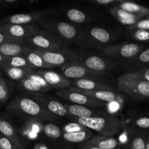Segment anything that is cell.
I'll use <instances>...</instances> for the list:
<instances>
[{
	"label": "cell",
	"instance_id": "1",
	"mask_svg": "<svg viewBox=\"0 0 149 149\" xmlns=\"http://www.w3.org/2000/svg\"><path fill=\"white\" fill-rule=\"evenodd\" d=\"M7 110L42 122L56 121L58 119V116L47 110L39 102L28 95H19L15 97L7 106Z\"/></svg>",
	"mask_w": 149,
	"mask_h": 149
},
{
	"label": "cell",
	"instance_id": "2",
	"mask_svg": "<svg viewBox=\"0 0 149 149\" xmlns=\"http://www.w3.org/2000/svg\"><path fill=\"white\" fill-rule=\"evenodd\" d=\"M72 120L96 131L100 135L109 137H114L120 133L125 127L122 120L111 115L88 118H73Z\"/></svg>",
	"mask_w": 149,
	"mask_h": 149
},
{
	"label": "cell",
	"instance_id": "3",
	"mask_svg": "<svg viewBox=\"0 0 149 149\" xmlns=\"http://www.w3.org/2000/svg\"><path fill=\"white\" fill-rule=\"evenodd\" d=\"M44 30L52 34L63 42H75L82 45L83 32L72 24L64 21H56L43 18L39 21Z\"/></svg>",
	"mask_w": 149,
	"mask_h": 149
},
{
	"label": "cell",
	"instance_id": "4",
	"mask_svg": "<svg viewBox=\"0 0 149 149\" xmlns=\"http://www.w3.org/2000/svg\"><path fill=\"white\" fill-rule=\"evenodd\" d=\"M119 92L134 100H148L149 83L129 75L127 73L118 77Z\"/></svg>",
	"mask_w": 149,
	"mask_h": 149
},
{
	"label": "cell",
	"instance_id": "5",
	"mask_svg": "<svg viewBox=\"0 0 149 149\" xmlns=\"http://www.w3.org/2000/svg\"><path fill=\"white\" fill-rule=\"evenodd\" d=\"M144 49L142 44L124 42L116 45H107L102 48L103 55L114 61H127L135 57Z\"/></svg>",
	"mask_w": 149,
	"mask_h": 149
},
{
	"label": "cell",
	"instance_id": "6",
	"mask_svg": "<svg viewBox=\"0 0 149 149\" xmlns=\"http://www.w3.org/2000/svg\"><path fill=\"white\" fill-rule=\"evenodd\" d=\"M23 43L29 48L36 51H52L63 48L65 42L42 29L40 32L27 38Z\"/></svg>",
	"mask_w": 149,
	"mask_h": 149
},
{
	"label": "cell",
	"instance_id": "7",
	"mask_svg": "<svg viewBox=\"0 0 149 149\" xmlns=\"http://www.w3.org/2000/svg\"><path fill=\"white\" fill-rule=\"evenodd\" d=\"M36 51V50H35ZM43 59L54 68L61 67L68 63L79 61L82 58L81 55L74 51L65 48H61L52 51H36Z\"/></svg>",
	"mask_w": 149,
	"mask_h": 149
},
{
	"label": "cell",
	"instance_id": "8",
	"mask_svg": "<svg viewBox=\"0 0 149 149\" xmlns=\"http://www.w3.org/2000/svg\"><path fill=\"white\" fill-rule=\"evenodd\" d=\"M36 24H0V31L13 42H23L25 39L41 32Z\"/></svg>",
	"mask_w": 149,
	"mask_h": 149
},
{
	"label": "cell",
	"instance_id": "9",
	"mask_svg": "<svg viewBox=\"0 0 149 149\" xmlns=\"http://www.w3.org/2000/svg\"><path fill=\"white\" fill-rule=\"evenodd\" d=\"M61 70L65 77L71 80L79 78H91L96 80H103L105 77L109 75L110 73L100 72L90 70L77 61L68 63L61 67Z\"/></svg>",
	"mask_w": 149,
	"mask_h": 149
},
{
	"label": "cell",
	"instance_id": "10",
	"mask_svg": "<svg viewBox=\"0 0 149 149\" xmlns=\"http://www.w3.org/2000/svg\"><path fill=\"white\" fill-rule=\"evenodd\" d=\"M55 93L61 99L67 101L69 103L84 105V106L91 107V108L105 107L106 105V102L97 100L81 92L71 89L70 87L66 88V89H58L56 91Z\"/></svg>",
	"mask_w": 149,
	"mask_h": 149
},
{
	"label": "cell",
	"instance_id": "11",
	"mask_svg": "<svg viewBox=\"0 0 149 149\" xmlns=\"http://www.w3.org/2000/svg\"><path fill=\"white\" fill-rule=\"evenodd\" d=\"M77 61L90 70L105 73H110V72L116 70L120 66L119 61L99 56H90L85 58L82 57Z\"/></svg>",
	"mask_w": 149,
	"mask_h": 149
},
{
	"label": "cell",
	"instance_id": "12",
	"mask_svg": "<svg viewBox=\"0 0 149 149\" xmlns=\"http://www.w3.org/2000/svg\"><path fill=\"white\" fill-rule=\"evenodd\" d=\"M28 96L39 102L47 110L58 117H69L68 110L64 104L56 99L44 94V93H28Z\"/></svg>",
	"mask_w": 149,
	"mask_h": 149
},
{
	"label": "cell",
	"instance_id": "13",
	"mask_svg": "<svg viewBox=\"0 0 149 149\" xmlns=\"http://www.w3.org/2000/svg\"><path fill=\"white\" fill-rule=\"evenodd\" d=\"M112 41V35L106 29L94 27L87 32H83L82 45L91 46H107Z\"/></svg>",
	"mask_w": 149,
	"mask_h": 149
},
{
	"label": "cell",
	"instance_id": "14",
	"mask_svg": "<svg viewBox=\"0 0 149 149\" xmlns=\"http://www.w3.org/2000/svg\"><path fill=\"white\" fill-rule=\"evenodd\" d=\"M52 89H63L71 86V80L65 77L63 73L58 72L51 69H43L36 70Z\"/></svg>",
	"mask_w": 149,
	"mask_h": 149
},
{
	"label": "cell",
	"instance_id": "15",
	"mask_svg": "<svg viewBox=\"0 0 149 149\" xmlns=\"http://www.w3.org/2000/svg\"><path fill=\"white\" fill-rule=\"evenodd\" d=\"M48 10L31 12L28 13H18L7 16L2 20L1 24H31L45 18Z\"/></svg>",
	"mask_w": 149,
	"mask_h": 149
},
{
	"label": "cell",
	"instance_id": "16",
	"mask_svg": "<svg viewBox=\"0 0 149 149\" xmlns=\"http://www.w3.org/2000/svg\"><path fill=\"white\" fill-rule=\"evenodd\" d=\"M71 89L81 92L87 96L103 102H121L124 100V94L117 91L109 90H84L74 86H69Z\"/></svg>",
	"mask_w": 149,
	"mask_h": 149
},
{
	"label": "cell",
	"instance_id": "17",
	"mask_svg": "<svg viewBox=\"0 0 149 149\" xmlns=\"http://www.w3.org/2000/svg\"><path fill=\"white\" fill-rule=\"evenodd\" d=\"M68 110L69 117L71 118H88L95 116H107L109 114L103 110H97L96 109L90 108L91 107L84 105H76L72 103L64 104ZM110 115V114H109Z\"/></svg>",
	"mask_w": 149,
	"mask_h": 149
},
{
	"label": "cell",
	"instance_id": "18",
	"mask_svg": "<svg viewBox=\"0 0 149 149\" xmlns=\"http://www.w3.org/2000/svg\"><path fill=\"white\" fill-rule=\"evenodd\" d=\"M100 80L91 78H79L71 80V86L84 90H109L116 91L114 87L106 83L100 81Z\"/></svg>",
	"mask_w": 149,
	"mask_h": 149
},
{
	"label": "cell",
	"instance_id": "19",
	"mask_svg": "<svg viewBox=\"0 0 149 149\" xmlns=\"http://www.w3.org/2000/svg\"><path fill=\"white\" fill-rule=\"evenodd\" d=\"M109 11L121 24L127 26V27L135 24L138 20L143 18L141 16L125 11V10L117 7L116 5L109 8Z\"/></svg>",
	"mask_w": 149,
	"mask_h": 149
},
{
	"label": "cell",
	"instance_id": "20",
	"mask_svg": "<svg viewBox=\"0 0 149 149\" xmlns=\"http://www.w3.org/2000/svg\"><path fill=\"white\" fill-rule=\"evenodd\" d=\"M125 67L128 71L149 67V48H144L135 57L125 61Z\"/></svg>",
	"mask_w": 149,
	"mask_h": 149
},
{
	"label": "cell",
	"instance_id": "21",
	"mask_svg": "<svg viewBox=\"0 0 149 149\" xmlns=\"http://www.w3.org/2000/svg\"><path fill=\"white\" fill-rule=\"evenodd\" d=\"M0 133L11 141L16 149H23V146L13 126L9 121L0 118Z\"/></svg>",
	"mask_w": 149,
	"mask_h": 149
},
{
	"label": "cell",
	"instance_id": "22",
	"mask_svg": "<svg viewBox=\"0 0 149 149\" xmlns=\"http://www.w3.org/2000/svg\"><path fill=\"white\" fill-rule=\"evenodd\" d=\"M85 143L102 149H116L119 145L118 140L114 137L103 136L100 134L92 136Z\"/></svg>",
	"mask_w": 149,
	"mask_h": 149
},
{
	"label": "cell",
	"instance_id": "23",
	"mask_svg": "<svg viewBox=\"0 0 149 149\" xmlns=\"http://www.w3.org/2000/svg\"><path fill=\"white\" fill-rule=\"evenodd\" d=\"M29 48L23 42H8L0 45V53L7 57L23 54Z\"/></svg>",
	"mask_w": 149,
	"mask_h": 149
},
{
	"label": "cell",
	"instance_id": "24",
	"mask_svg": "<svg viewBox=\"0 0 149 149\" xmlns=\"http://www.w3.org/2000/svg\"><path fill=\"white\" fill-rule=\"evenodd\" d=\"M26 59L29 61L31 67L34 70H43V69H53L52 66L49 65L46 62L42 56L39 53L33 49H28L26 52L23 53Z\"/></svg>",
	"mask_w": 149,
	"mask_h": 149
},
{
	"label": "cell",
	"instance_id": "25",
	"mask_svg": "<svg viewBox=\"0 0 149 149\" xmlns=\"http://www.w3.org/2000/svg\"><path fill=\"white\" fill-rule=\"evenodd\" d=\"M116 7L132 14L145 18L149 15V7L135 2L133 0L118 3Z\"/></svg>",
	"mask_w": 149,
	"mask_h": 149
},
{
	"label": "cell",
	"instance_id": "26",
	"mask_svg": "<svg viewBox=\"0 0 149 149\" xmlns=\"http://www.w3.org/2000/svg\"><path fill=\"white\" fill-rule=\"evenodd\" d=\"M63 139L69 143H82L88 140L93 136L92 130L87 128L81 131L74 132H62Z\"/></svg>",
	"mask_w": 149,
	"mask_h": 149
},
{
	"label": "cell",
	"instance_id": "27",
	"mask_svg": "<svg viewBox=\"0 0 149 149\" xmlns=\"http://www.w3.org/2000/svg\"><path fill=\"white\" fill-rule=\"evenodd\" d=\"M131 131L149 134V114L137 115L131 120Z\"/></svg>",
	"mask_w": 149,
	"mask_h": 149
},
{
	"label": "cell",
	"instance_id": "28",
	"mask_svg": "<svg viewBox=\"0 0 149 149\" xmlns=\"http://www.w3.org/2000/svg\"><path fill=\"white\" fill-rule=\"evenodd\" d=\"M131 135L126 144L127 149H146L147 134L131 131Z\"/></svg>",
	"mask_w": 149,
	"mask_h": 149
},
{
	"label": "cell",
	"instance_id": "29",
	"mask_svg": "<svg viewBox=\"0 0 149 149\" xmlns=\"http://www.w3.org/2000/svg\"><path fill=\"white\" fill-rule=\"evenodd\" d=\"M1 69L4 72L6 75H7L9 78L17 82L23 80V78L27 77L31 72L34 71V70H28V69L7 67V66H3Z\"/></svg>",
	"mask_w": 149,
	"mask_h": 149
},
{
	"label": "cell",
	"instance_id": "30",
	"mask_svg": "<svg viewBox=\"0 0 149 149\" xmlns=\"http://www.w3.org/2000/svg\"><path fill=\"white\" fill-rule=\"evenodd\" d=\"M43 122L38 120L30 119V121L26 123L23 129V133L29 139H34L37 137L39 132L42 131Z\"/></svg>",
	"mask_w": 149,
	"mask_h": 149
},
{
	"label": "cell",
	"instance_id": "31",
	"mask_svg": "<svg viewBox=\"0 0 149 149\" xmlns=\"http://www.w3.org/2000/svg\"><path fill=\"white\" fill-rule=\"evenodd\" d=\"M4 66L13 67H19V68L28 69V70H34L31 65L29 64V61L26 59L25 56L23 54L21 55L15 56L12 57H7V60L5 61V64Z\"/></svg>",
	"mask_w": 149,
	"mask_h": 149
},
{
	"label": "cell",
	"instance_id": "32",
	"mask_svg": "<svg viewBox=\"0 0 149 149\" xmlns=\"http://www.w3.org/2000/svg\"><path fill=\"white\" fill-rule=\"evenodd\" d=\"M19 86L24 91L28 93H45L47 92L45 89L35 83L33 80L26 77L18 82Z\"/></svg>",
	"mask_w": 149,
	"mask_h": 149
},
{
	"label": "cell",
	"instance_id": "33",
	"mask_svg": "<svg viewBox=\"0 0 149 149\" xmlns=\"http://www.w3.org/2000/svg\"><path fill=\"white\" fill-rule=\"evenodd\" d=\"M66 16L71 22L75 23H84L89 20V16L81 10L76 8L68 9Z\"/></svg>",
	"mask_w": 149,
	"mask_h": 149
},
{
	"label": "cell",
	"instance_id": "34",
	"mask_svg": "<svg viewBox=\"0 0 149 149\" xmlns=\"http://www.w3.org/2000/svg\"><path fill=\"white\" fill-rule=\"evenodd\" d=\"M127 31V36L135 41L142 42H149V29H132Z\"/></svg>",
	"mask_w": 149,
	"mask_h": 149
},
{
	"label": "cell",
	"instance_id": "35",
	"mask_svg": "<svg viewBox=\"0 0 149 149\" xmlns=\"http://www.w3.org/2000/svg\"><path fill=\"white\" fill-rule=\"evenodd\" d=\"M42 131L47 137L51 139H58L62 136V131L61 128L52 123L44 124Z\"/></svg>",
	"mask_w": 149,
	"mask_h": 149
},
{
	"label": "cell",
	"instance_id": "36",
	"mask_svg": "<svg viewBox=\"0 0 149 149\" xmlns=\"http://www.w3.org/2000/svg\"><path fill=\"white\" fill-rule=\"evenodd\" d=\"M126 73L132 77L140 79V80H145L149 83V67L131 70V71L127 72Z\"/></svg>",
	"mask_w": 149,
	"mask_h": 149
},
{
	"label": "cell",
	"instance_id": "37",
	"mask_svg": "<svg viewBox=\"0 0 149 149\" xmlns=\"http://www.w3.org/2000/svg\"><path fill=\"white\" fill-rule=\"evenodd\" d=\"M28 77H29L30 79H31L32 80L35 82V83H37L38 85H39L40 86H42L43 89H45L46 90V91H48L52 90V88L47 84L45 80L44 79V77L42 76H41L39 73H37L36 72V70L31 72L29 75L27 76Z\"/></svg>",
	"mask_w": 149,
	"mask_h": 149
},
{
	"label": "cell",
	"instance_id": "38",
	"mask_svg": "<svg viewBox=\"0 0 149 149\" xmlns=\"http://www.w3.org/2000/svg\"><path fill=\"white\" fill-rule=\"evenodd\" d=\"M9 94L10 92L7 83L4 79L1 77L0 78V103L5 102L9 99Z\"/></svg>",
	"mask_w": 149,
	"mask_h": 149
},
{
	"label": "cell",
	"instance_id": "39",
	"mask_svg": "<svg viewBox=\"0 0 149 149\" xmlns=\"http://www.w3.org/2000/svg\"><path fill=\"white\" fill-rule=\"evenodd\" d=\"M85 129H87V127H85L79 123L74 121L72 123H68L66 125L64 126L62 132H74V131L84 130Z\"/></svg>",
	"mask_w": 149,
	"mask_h": 149
},
{
	"label": "cell",
	"instance_id": "40",
	"mask_svg": "<svg viewBox=\"0 0 149 149\" xmlns=\"http://www.w3.org/2000/svg\"><path fill=\"white\" fill-rule=\"evenodd\" d=\"M0 149H16L9 139L0 133Z\"/></svg>",
	"mask_w": 149,
	"mask_h": 149
},
{
	"label": "cell",
	"instance_id": "41",
	"mask_svg": "<svg viewBox=\"0 0 149 149\" xmlns=\"http://www.w3.org/2000/svg\"><path fill=\"white\" fill-rule=\"evenodd\" d=\"M90 1L96 3L98 4H102V5H106V4H118V3L124 2V1H130V0H89Z\"/></svg>",
	"mask_w": 149,
	"mask_h": 149
},
{
	"label": "cell",
	"instance_id": "42",
	"mask_svg": "<svg viewBox=\"0 0 149 149\" xmlns=\"http://www.w3.org/2000/svg\"><path fill=\"white\" fill-rule=\"evenodd\" d=\"M79 149H102V148H100L97 147V146L88 144V143H85V142L82 143H80V145H79Z\"/></svg>",
	"mask_w": 149,
	"mask_h": 149
},
{
	"label": "cell",
	"instance_id": "43",
	"mask_svg": "<svg viewBox=\"0 0 149 149\" xmlns=\"http://www.w3.org/2000/svg\"><path fill=\"white\" fill-rule=\"evenodd\" d=\"M13 42L11 39H9L2 32L0 31V45L2 43H4V42Z\"/></svg>",
	"mask_w": 149,
	"mask_h": 149
},
{
	"label": "cell",
	"instance_id": "44",
	"mask_svg": "<svg viewBox=\"0 0 149 149\" xmlns=\"http://www.w3.org/2000/svg\"><path fill=\"white\" fill-rule=\"evenodd\" d=\"M33 149H49L46 145L43 144V143H36L34 146H33Z\"/></svg>",
	"mask_w": 149,
	"mask_h": 149
},
{
	"label": "cell",
	"instance_id": "45",
	"mask_svg": "<svg viewBox=\"0 0 149 149\" xmlns=\"http://www.w3.org/2000/svg\"><path fill=\"white\" fill-rule=\"evenodd\" d=\"M7 58V56H5L0 53V68H1V67L4 65Z\"/></svg>",
	"mask_w": 149,
	"mask_h": 149
},
{
	"label": "cell",
	"instance_id": "46",
	"mask_svg": "<svg viewBox=\"0 0 149 149\" xmlns=\"http://www.w3.org/2000/svg\"><path fill=\"white\" fill-rule=\"evenodd\" d=\"M17 1L18 0H1V2L6 3V4H11V3H14Z\"/></svg>",
	"mask_w": 149,
	"mask_h": 149
},
{
	"label": "cell",
	"instance_id": "47",
	"mask_svg": "<svg viewBox=\"0 0 149 149\" xmlns=\"http://www.w3.org/2000/svg\"><path fill=\"white\" fill-rule=\"evenodd\" d=\"M146 149H149V134H147L146 144Z\"/></svg>",
	"mask_w": 149,
	"mask_h": 149
},
{
	"label": "cell",
	"instance_id": "48",
	"mask_svg": "<svg viewBox=\"0 0 149 149\" xmlns=\"http://www.w3.org/2000/svg\"><path fill=\"white\" fill-rule=\"evenodd\" d=\"M1 74H1V68H0V78H1Z\"/></svg>",
	"mask_w": 149,
	"mask_h": 149
},
{
	"label": "cell",
	"instance_id": "49",
	"mask_svg": "<svg viewBox=\"0 0 149 149\" xmlns=\"http://www.w3.org/2000/svg\"><path fill=\"white\" fill-rule=\"evenodd\" d=\"M146 18H147V19H148V21H149V15L146 16Z\"/></svg>",
	"mask_w": 149,
	"mask_h": 149
},
{
	"label": "cell",
	"instance_id": "50",
	"mask_svg": "<svg viewBox=\"0 0 149 149\" xmlns=\"http://www.w3.org/2000/svg\"><path fill=\"white\" fill-rule=\"evenodd\" d=\"M65 149H71V148H65Z\"/></svg>",
	"mask_w": 149,
	"mask_h": 149
},
{
	"label": "cell",
	"instance_id": "51",
	"mask_svg": "<svg viewBox=\"0 0 149 149\" xmlns=\"http://www.w3.org/2000/svg\"><path fill=\"white\" fill-rule=\"evenodd\" d=\"M0 108H1V106H0Z\"/></svg>",
	"mask_w": 149,
	"mask_h": 149
}]
</instances>
